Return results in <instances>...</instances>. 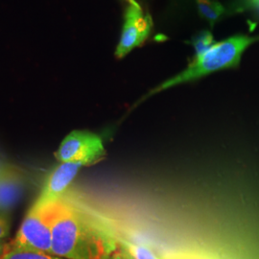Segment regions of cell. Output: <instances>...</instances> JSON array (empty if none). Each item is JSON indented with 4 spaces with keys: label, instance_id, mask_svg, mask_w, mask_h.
Segmentation results:
<instances>
[{
    "label": "cell",
    "instance_id": "4fadbf2b",
    "mask_svg": "<svg viewBox=\"0 0 259 259\" xmlns=\"http://www.w3.org/2000/svg\"><path fill=\"white\" fill-rule=\"evenodd\" d=\"M10 233V223L5 217L0 216V239H5Z\"/></svg>",
    "mask_w": 259,
    "mask_h": 259
},
{
    "label": "cell",
    "instance_id": "5bb4252c",
    "mask_svg": "<svg viewBox=\"0 0 259 259\" xmlns=\"http://www.w3.org/2000/svg\"><path fill=\"white\" fill-rule=\"evenodd\" d=\"M108 259H132L129 257L125 252H123L120 249H116L114 250L111 255L108 257Z\"/></svg>",
    "mask_w": 259,
    "mask_h": 259
},
{
    "label": "cell",
    "instance_id": "6da1fadb",
    "mask_svg": "<svg viewBox=\"0 0 259 259\" xmlns=\"http://www.w3.org/2000/svg\"><path fill=\"white\" fill-rule=\"evenodd\" d=\"M47 207L53 255L64 259H108L117 249L116 237L63 198Z\"/></svg>",
    "mask_w": 259,
    "mask_h": 259
},
{
    "label": "cell",
    "instance_id": "8fae6325",
    "mask_svg": "<svg viewBox=\"0 0 259 259\" xmlns=\"http://www.w3.org/2000/svg\"><path fill=\"white\" fill-rule=\"evenodd\" d=\"M0 259H64L55 255L40 253V252H32V251H23V250H4Z\"/></svg>",
    "mask_w": 259,
    "mask_h": 259
},
{
    "label": "cell",
    "instance_id": "277c9868",
    "mask_svg": "<svg viewBox=\"0 0 259 259\" xmlns=\"http://www.w3.org/2000/svg\"><path fill=\"white\" fill-rule=\"evenodd\" d=\"M107 156L103 140L98 135L89 131H72L65 137L55 157L60 162L75 161L83 167L100 162Z\"/></svg>",
    "mask_w": 259,
    "mask_h": 259
},
{
    "label": "cell",
    "instance_id": "7a4b0ae2",
    "mask_svg": "<svg viewBox=\"0 0 259 259\" xmlns=\"http://www.w3.org/2000/svg\"><path fill=\"white\" fill-rule=\"evenodd\" d=\"M257 41H259V36L238 34L216 42L204 55L193 58L183 71L152 89L140 99L139 104L157 93L165 92L178 85L194 82L200 78L220 70L237 67L244 52Z\"/></svg>",
    "mask_w": 259,
    "mask_h": 259
},
{
    "label": "cell",
    "instance_id": "5b68a950",
    "mask_svg": "<svg viewBox=\"0 0 259 259\" xmlns=\"http://www.w3.org/2000/svg\"><path fill=\"white\" fill-rule=\"evenodd\" d=\"M125 3L120 39L115 49L117 59H123L134 49L141 47L154 28L152 16L144 11L138 0H125Z\"/></svg>",
    "mask_w": 259,
    "mask_h": 259
},
{
    "label": "cell",
    "instance_id": "3957f363",
    "mask_svg": "<svg viewBox=\"0 0 259 259\" xmlns=\"http://www.w3.org/2000/svg\"><path fill=\"white\" fill-rule=\"evenodd\" d=\"M5 250H23L52 253V232L47 206L33 204L21 223L15 238L7 243Z\"/></svg>",
    "mask_w": 259,
    "mask_h": 259
},
{
    "label": "cell",
    "instance_id": "9a60e30c",
    "mask_svg": "<svg viewBox=\"0 0 259 259\" xmlns=\"http://www.w3.org/2000/svg\"><path fill=\"white\" fill-rule=\"evenodd\" d=\"M6 245H7V243L5 239H0V256L3 254L5 248H6Z\"/></svg>",
    "mask_w": 259,
    "mask_h": 259
},
{
    "label": "cell",
    "instance_id": "ba28073f",
    "mask_svg": "<svg viewBox=\"0 0 259 259\" xmlns=\"http://www.w3.org/2000/svg\"><path fill=\"white\" fill-rule=\"evenodd\" d=\"M197 8L203 19L212 28L225 13V7L218 0H195Z\"/></svg>",
    "mask_w": 259,
    "mask_h": 259
},
{
    "label": "cell",
    "instance_id": "9c48e42d",
    "mask_svg": "<svg viewBox=\"0 0 259 259\" xmlns=\"http://www.w3.org/2000/svg\"><path fill=\"white\" fill-rule=\"evenodd\" d=\"M117 248L125 252L132 259H160L148 247L131 241L116 238Z\"/></svg>",
    "mask_w": 259,
    "mask_h": 259
},
{
    "label": "cell",
    "instance_id": "52a82bcc",
    "mask_svg": "<svg viewBox=\"0 0 259 259\" xmlns=\"http://www.w3.org/2000/svg\"><path fill=\"white\" fill-rule=\"evenodd\" d=\"M24 187L22 173L15 167L0 165V211H7L19 201Z\"/></svg>",
    "mask_w": 259,
    "mask_h": 259
},
{
    "label": "cell",
    "instance_id": "8992f818",
    "mask_svg": "<svg viewBox=\"0 0 259 259\" xmlns=\"http://www.w3.org/2000/svg\"><path fill=\"white\" fill-rule=\"evenodd\" d=\"M82 167L83 166L80 162H60L48 177L46 185H44L40 194L34 204L38 206H47L61 200Z\"/></svg>",
    "mask_w": 259,
    "mask_h": 259
},
{
    "label": "cell",
    "instance_id": "7c38bea8",
    "mask_svg": "<svg viewBox=\"0 0 259 259\" xmlns=\"http://www.w3.org/2000/svg\"><path fill=\"white\" fill-rule=\"evenodd\" d=\"M255 8H259V0H234L228 7V14L235 15Z\"/></svg>",
    "mask_w": 259,
    "mask_h": 259
},
{
    "label": "cell",
    "instance_id": "30bf717a",
    "mask_svg": "<svg viewBox=\"0 0 259 259\" xmlns=\"http://www.w3.org/2000/svg\"><path fill=\"white\" fill-rule=\"evenodd\" d=\"M216 44L212 33L208 30H203L191 38V46L194 48V58L204 55Z\"/></svg>",
    "mask_w": 259,
    "mask_h": 259
}]
</instances>
